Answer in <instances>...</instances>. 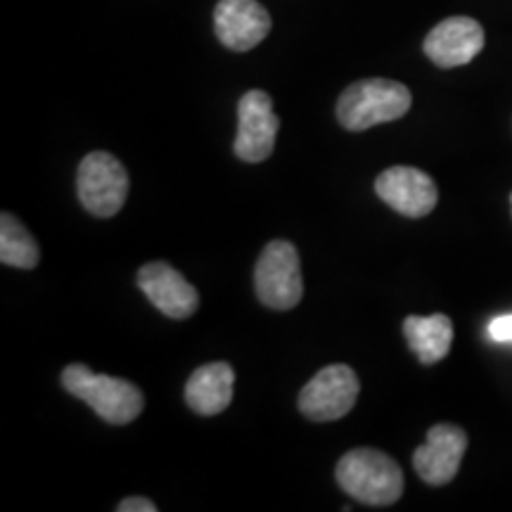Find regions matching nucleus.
Segmentation results:
<instances>
[{
  "label": "nucleus",
  "mask_w": 512,
  "mask_h": 512,
  "mask_svg": "<svg viewBox=\"0 0 512 512\" xmlns=\"http://www.w3.org/2000/svg\"><path fill=\"white\" fill-rule=\"evenodd\" d=\"M337 482L358 503L384 508L403 494V472L394 458L377 448H354L337 463Z\"/></svg>",
  "instance_id": "nucleus-1"
},
{
  "label": "nucleus",
  "mask_w": 512,
  "mask_h": 512,
  "mask_svg": "<svg viewBox=\"0 0 512 512\" xmlns=\"http://www.w3.org/2000/svg\"><path fill=\"white\" fill-rule=\"evenodd\" d=\"M62 387L76 399L86 401L110 425H126L136 420L145 406V396L136 384L98 375L83 363H72L62 370Z\"/></svg>",
  "instance_id": "nucleus-2"
},
{
  "label": "nucleus",
  "mask_w": 512,
  "mask_h": 512,
  "mask_svg": "<svg viewBox=\"0 0 512 512\" xmlns=\"http://www.w3.org/2000/svg\"><path fill=\"white\" fill-rule=\"evenodd\" d=\"M413 95L399 81L366 79L356 81L339 95L337 119L347 131H368V128L389 124L408 114Z\"/></svg>",
  "instance_id": "nucleus-3"
},
{
  "label": "nucleus",
  "mask_w": 512,
  "mask_h": 512,
  "mask_svg": "<svg viewBox=\"0 0 512 512\" xmlns=\"http://www.w3.org/2000/svg\"><path fill=\"white\" fill-rule=\"evenodd\" d=\"M254 287L261 304H266L273 311H290L302 302V264H299V252L292 242H268L259 261H256Z\"/></svg>",
  "instance_id": "nucleus-4"
},
{
  "label": "nucleus",
  "mask_w": 512,
  "mask_h": 512,
  "mask_svg": "<svg viewBox=\"0 0 512 512\" xmlns=\"http://www.w3.org/2000/svg\"><path fill=\"white\" fill-rule=\"evenodd\" d=\"M76 190H79L81 207L88 214L98 219H112L128 197V174L124 164L110 152H91L79 164Z\"/></svg>",
  "instance_id": "nucleus-5"
},
{
  "label": "nucleus",
  "mask_w": 512,
  "mask_h": 512,
  "mask_svg": "<svg viewBox=\"0 0 512 512\" xmlns=\"http://www.w3.org/2000/svg\"><path fill=\"white\" fill-rule=\"evenodd\" d=\"M361 382L354 370L342 363L328 366L313 375L299 394V411L313 422H332L344 418L356 406Z\"/></svg>",
  "instance_id": "nucleus-6"
},
{
  "label": "nucleus",
  "mask_w": 512,
  "mask_h": 512,
  "mask_svg": "<svg viewBox=\"0 0 512 512\" xmlns=\"http://www.w3.org/2000/svg\"><path fill=\"white\" fill-rule=\"evenodd\" d=\"M280 131V119L273 112L271 95L264 91H249L238 105V138L235 155L247 164L266 162L273 155L275 138Z\"/></svg>",
  "instance_id": "nucleus-7"
},
{
  "label": "nucleus",
  "mask_w": 512,
  "mask_h": 512,
  "mask_svg": "<svg viewBox=\"0 0 512 512\" xmlns=\"http://www.w3.org/2000/svg\"><path fill=\"white\" fill-rule=\"evenodd\" d=\"M375 192L384 204L406 219H422L437 207L439 190L432 176L415 166H392L375 181Z\"/></svg>",
  "instance_id": "nucleus-8"
},
{
  "label": "nucleus",
  "mask_w": 512,
  "mask_h": 512,
  "mask_svg": "<svg viewBox=\"0 0 512 512\" xmlns=\"http://www.w3.org/2000/svg\"><path fill=\"white\" fill-rule=\"evenodd\" d=\"M467 451V434L463 427L441 422L427 432V441L413 456L418 477L430 486H444L458 475Z\"/></svg>",
  "instance_id": "nucleus-9"
},
{
  "label": "nucleus",
  "mask_w": 512,
  "mask_h": 512,
  "mask_svg": "<svg viewBox=\"0 0 512 512\" xmlns=\"http://www.w3.org/2000/svg\"><path fill=\"white\" fill-rule=\"evenodd\" d=\"M214 27L219 41L235 53L259 46L271 31V15L256 0H219L214 10Z\"/></svg>",
  "instance_id": "nucleus-10"
},
{
  "label": "nucleus",
  "mask_w": 512,
  "mask_h": 512,
  "mask_svg": "<svg viewBox=\"0 0 512 512\" xmlns=\"http://www.w3.org/2000/svg\"><path fill=\"white\" fill-rule=\"evenodd\" d=\"M484 29L472 17H448L439 22L425 38V55L437 67H463L482 53Z\"/></svg>",
  "instance_id": "nucleus-11"
},
{
  "label": "nucleus",
  "mask_w": 512,
  "mask_h": 512,
  "mask_svg": "<svg viewBox=\"0 0 512 512\" xmlns=\"http://www.w3.org/2000/svg\"><path fill=\"white\" fill-rule=\"evenodd\" d=\"M138 287L164 316L185 320L200 306V294L176 268L164 261H152L138 271Z\"/></svg>",
  "instance_id": "nucleus-12"
},
{
  "label": "nucleus",
  "mask_w": 512,
  "mask_h": 512,
  "mask_svg": "<svg viewBox=\"0 0 512 512\" xmlns=\"http://www.w3.org/2000/svg\"><path fill=\"white\" fill-rule=\"evenodd\" d=\"M235 373L228 363L216 361L197 368L185 384V401L197 415H219L233 401Z\"/></svg>",
  "instance_id": "nucleus-13"
},
{
  "label": "nucleus",
  "mask_w": 512,
  "mask_h": 512,
  "mask_svg": "<svg viewBox=\"0 0 512 512\" xmlns=\"http://www.w3.org/2000/svg\"><path fill=\"white\" fill-rule=\"evenodd\" d=\"M403 335L422 366H434L448 356L453 342V323L444 313L434 316H408L403 320Z\"/></svg>",
  "instance_id": "nucleus-14"
},
{
  "label": "nucleus",
  "mask_w": 512,
  "mask_h": 512,
  "mask_svg": "<svg viewBox=\"0 0 512 512\" xmlns=\"http://www.w3.org/2000/svg\"><path fill=\"white\" fill-rule=\"evenodd\" d=\"M0 261L22 271L36 268L41 261V249L36 240L12 214L0 216Z\"/></svg>",
  "instance_id": "nucleus-15"
},
{
  "label": "nucleus",
  "mask_w": 512,
  "mask_h": 512,
  "mask_svg": "<svg viewBox=\"0 0 512 512\" xmlns=\"http://www.w3.org/2000/svg\"><path fill=\"white\" fill-rule=\"evenodd\" d=\"M489 335L491 339H496V342H512V313L491 320Z\"/></svg>",
  "instance_id": "nucleus-16"
},
{
  "label": "nucleus",
  "mask_w": 512,
  "mask_h": 512,
  "mask_svg": "<svg viewBox=\"0 0 512 512\" xmlns=\"http://www.w3.org/2000/svg\"><path fill=\"white\" fill-rule=\"evenodd\" d=\"M119 512H157V505L152 501H147V498H124L117 505Z\"/></svg>",
  "instance_id": "nucleus-17"
},
{
  "label": "nucleus",
  "mask_w": 512,
  "mask_h": 512,
  "mask_svg": "<svg viewBox=\"0 0 512 512\" xmlns=\"http://www.w3.org/2000/svg\"><path fill=\"white\" fill-rule=\"evenodd\" d=\"M510 204H512V195H510Z\"/></svg>",
  "instance_id": "nucleus-18"
}]
</instances>
